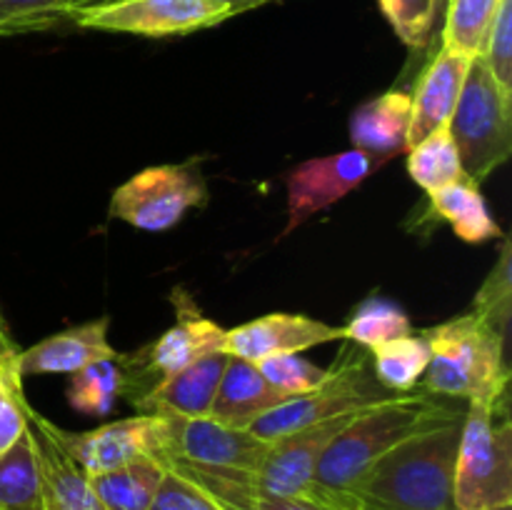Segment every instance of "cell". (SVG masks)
Wrapping results in <instances>:
<instances>
[{"label": "cell", "instance_id": "1", "mask_svg": "<svg viewBox=\"0 0 512 510\" xmlns=\"http://www.w3.org/2000/svg\"><path fill=\"white\" fill-rule=\"evenodd\" d=\"M460 400L423 393H395L383 403L360 410L335 435L333 443L320 455L315 468L313 503L333 505L375 460L383 458L395 445L405 443L423 430L463 420Z\"/></svg>", "mask_w": 512, "mask_h": 510}, {"label": "cell", "instance_id": "2", "mask_svg": "<svg viewBox=\"0 0 512 510\" xmlns=\"http://www.w3.org/2000/svg\"><path fill=\"white\" fill-rule=\"evenodd\" d=\"M463 420L423 430L375 460L330 508L458 510L455 458Z\"/></svg>", "mask_w": 512, "mask_h": 510}, {"label": "cell", "instance_id": "3", "mask_svg": "<svg viewBox=\"0 0 512 510\" xmlns=\"http://www.w3.org/2000/svg\"><path fill=\"white\" fill-rule=\"evenodd\" d=\"M270 443L248 430L210 418H168V438L158 455L165 473L178 475L223 510H255L258 478Z\"/></svg>", "mask_w": 512, "mask_h": 510}, {"label": "cell", "instance_id": "4", "mask_svg": "<svg viewBox=\"0 0 512 510\" xmlns=\"http://www.w3.org/2000/svg\"><path fill=\"white\" fill-rule=\"evenodd\" d=\"M505 338L473 310L423 330L430 360L423 390L453 400H495L508 395Z\"/></svg>", "mask_w": 512, "mask_h": 510}, {"label": "cell", "instance_id": "5", "mask_svg": "<svg viewBox=\"0 0 512 510\" xmlns=\"http://www.w3.org/2000/svg\"><path fill=\"white\" fill-rule=\"evenodd\" d=\"M458 510L512 505V425L508 395L470 400L455 458Z\"/></svg>", "mask_w": 512, "mask_h": 510}, {"label": "cell", "instance_id": "6", "mask_svg": "<svg viewBox=\"0 0 512 510\" xmlns=\"http://www.w3.org/2000/svg\"><path fill=\"white\" fill-rule=\"evenodd\" d=\"M512 93L500 88L485 60L473 58L458 105L448 120L463 173L475 183L493 175L512 153Z\"/></svg>", "mask_w": 512, "mask_h": 510}, {"label": "cell", "instance_id": "7", "mask_svg": "<svg viewBox=\"0 0 512 510\" xmlns=\"http://www.w3.org/2000/svg\"><path fill=\"white\" fill-rule=\"evenodd\" d=\"M390 395L395 393L383 388L368 370L365 348L353 345V348L340 350L338 360L328 370V378H325L323 385H318L310 393L295 395V398L275 405L273 410L260 415L245 430L255 438L265 440V443H273V440L308 428V425L358 413V410L370 408V405L383 403Z\"/></svg>", "mask_w": 512, "mask_h": 510}, {"label": "cell", "instance_id": "8", "mask_svg": "<svg viewBox=\"0 0 512 510\" xmlns=\"http://www.w3.org/2000/svg\"><path fill=\"white\" fill-rule=\"evenodd\" d=\"M208 203V183L200 160L150 165L130 175L110 195V218L145 233L175 228L190 210Z\"/></svg>", "mask_w": 512, "mask_h": 510}, {"label": "cell", "instance_id": "9", "mask_svg": "<svg viewBox=\"0 0 512 510\" xmlns=\"http://www.w3.org/2000/svg\"><path fill=\"white\" fill-rule=\"evenodd\" d=\"M233 15L228 5L215 0H113L78 10L70 15V23L85 30L165 38L215 28Z\"/></svg>", "mask_w": 512, "mask_h": 510}, {"label": "cell", "instance_id": "10", "mask_svg": "<svg viewBox=\"0 0 512 510\" xmlns=\"http://www.w3.org/2000/svg\"><path fill=\"white\" fill-rule=\"evenodd\" d=\"M385 160L373 158L363 150L353 148L345 153L310 158L295 165L285 175L288 188V223H285L280 238L298 230L310 218L320 215L323 210L333 208L335 203L358 190L365 178L375 173Z\"/></svg>", "mask_w": 512, "mask_h": 510}, {"label": "cell", "instance_id": "11", "mask_svg": "<svg viewBox=\"0 0 512 510\" xmlns=\"http://www.w3.org/2000/svg\"><path fill=\"white\" fill-rule=\"evenodd\" d=\"M165 438L168 418L143 413L113 420L88 433H68L60 428V440L88 478L120 468L135 458L158 460Z\"/></svg>", "mask_w": 512, "mask_h": 510}, {"label": "cell", "instance_id": "12", "mask_svg": "<svg viewBox=\"0 0 512 510\" xmlns=\"http://www.w3.org/2000/svg\"><path fill=\"white\" fill-rule=\"evenodd\" d=\"M360 413V410H358ZM355 413L323 420L303 430L283 435L270 443L265 463L260 468V498H298L313 500L315 468L335 435L350 423Z\"/></svg>", "mask_w": 512, "mask_h": 510}, {"label": "cell", "instance_id": "13", "mask_svg": "<svg viewBox=\"0 0 512 510\" xmlns=\"http://www.w3.org/2000/svg\"><path fill=\"white\" fill-rule=\"evenodd\" d=\"M333 340H343V328L300 313H268L233 330H225L223 353L248 363H260L273 355L303 353Z\"/></svg>", "mask_w": 512, "mask_h": 510}, {"label": "cell", "instance_id": "14", "mask_svg": "<svg viewBox=\"0 0 512 510\" xmlns=\"http://www.w3.org/2000/svg\"><path fill=\"white\" fill-rule=\"evenodd\" d=\"M25 423L35 438L40 465L43 510H105L90 478L60 440V428L25 405Z\"/></svg>", "mask_w": 512, "mask_h": 510}, {"label": "cell", "instance_id": "15", "mask_svg": "<svg viewBox=\"0 0 512 510\" xmlns=\"http://www.w3.org/2000/svg\"><path fill=\"white\" fill-rule=\"evenodd\" d=\"M225 363L228 353L203 355L178 373L160 378L148 393L135 398V408L160 418H210Z\"/></svg>", "mask_w": 512, "mask_h": 510}, {"label": "cell", "instance_id": "16", "mask_svg": "<svg viewBox=\"0 0 512 510\" xmlns=\"http://www.w3.org/2000/svg\"><path fill=\"white\" fill-rule=\"evenodd\" d=\"M110 318L90 320L75 328L40 340L33 348L20 350L18 373L23 375H73L98 360H120L123 355L108 340Z\"/></svg>", "mask_w": 512, "mask_h": 510}, {"label": "cell", "instance_id": "17", "mask_svg": "<svg viewBox=\"0 0 512 510\" xmlns=\"http://www.w3.org/2000/svg\"><path fill=\"white\" fill-rule=\"evenodd\" d=\"M470 63H473L470 55L448 48H440V53L430 60L413 93L408 148H413L420 140L428 138L430 133L448 125L450 115L458 105L460 88H463Z\"/></svg>", "mask_w": 512, "mask_h": 510}, {"label": "cell", "instance_id": "18", "mask_svg": "<svg viewBox=\"0 0 512 510\" xmlns=\"http://www.w3.org/2000/svg\"><path fill=\"white\" fill-rule=\"evenodd\" d=\"M175 305H178V323L165 330L140 358L133 360V363H143L145 370L158 373L160 378L178 373L203 355L223 353L225 345V330L215 320L205 318L193 303L183 308L175 300Z\"/></svg>", "mask_w": 512, "mask_h": 510}, {"label": "cell", "instance_id": "19", "mask_svg": "<svg viewBox=\"0 0 512 510\" xmlns=\"http://www.w3.org/2000/svg\"><path fill=\"white\" fill-rule=\"evenodd\" d=\"M285 400H290V395L273 388L258 370V365L228 355L213 408H210V420L228 425V428L245 430L253 420H258L260 415H265Z\"/></svg>", "mask_w": 512, "mask_h": 510}, {"label": "cell", "instance_id": "20", "mask_svg": "<svg viewBox=\"0 0 512 510\" xmlns=\"http://www.w3.org/2000/svg\"><path fill=\"white\" fill-rule=\"evenodd\" d=\"M413 93L388 90L368 103L358 105L350 115V140L358 150L388 163L408 150Z\"/></svg>", "mask_w": 512, "mask_h": 510}, {"label": "cell", "instance_id": "21", "mask_svg": "<svg viewBox=\"0 0 512 510\" xmlns=\"http://www.w3.org/2000/svg\"><path fill=\"white\" fill-rule=\"evenodd\" d=\"M430 203L438 218L448 220L453 225L455 235L463 243H488L503 235L500 225L495 223L493 213L485 205L480 185L463 175L455 183L443 185V188L430 193Z\"/></svg>", "mask_w": 512, "mask_h": 510}, {"label": "cell", "instance_id": "22", "mask_svg": "<svg viewBox=\"0 0 512 510\" xmlns=\"http://www.w3.org/2000/svg\"><path fill=\"white\" fill-rule=\"evenodd\" d=\"M165 468L153 458H135L120 468L90 478L95 495L105 510H150Z\"/></svg>", "mask_w": 512, "mask_h": 510}, {"label": "cell", "instance_id": "23", "mask_svg": "<svg viewBox=\"0 0 512 510\" xmlns=\"http://www.w3.org/2000/svg\"><path fill=\"white\" fill-rule=\"evenodd\" d=\"M0 510H43L38 450L28 423L25 433L0 455Z\"/></svg>", "mask_w": 512, "mask_h": 510}, {"label": "cell", "instance_id": "24", "mask_svg": "<svg viewBox=\"0 0 512 510\" xmlns=\"http://www.w3.org/2000/svg\"><path fill=\"white\" fill-rule=\"evenodd\" d=\"M428 360L423 335H403L373 350V375L390 393H410L423 380Z\"/></svg>", "mask_w": 512, "mask_h": 510}, {"label": "cell", "instance_id": "25", "mask_svg": "<svg viewBox=\"0 0 512 510\" xmlns=\"http://www.w3.org/2000/svg\"><path fill=\"white\" fill-rule=\"evenodd\" d=\"M120 360H98L73 373L68 385L70 408L83 415H98V418L108 415L128 383Z\"/></svg>", "mask_w": 512, "mask_h": 510}, {"label": "cell", "instance_id": "26", "mask_svg": "<svg viewBox=\"0 0 512 510\" xmlns=\"http://www.w3.org/2000/svg\"><path fill=\"white\" fill-rule=\"evenodd\" d=\"M405 155H408L410 178L420 188L428 190V193H433V190L443 188L448 183H455V180H460L465 175L448 125H443V128L430 133L425 140H420L418 145L405 150Z\"/></svg>", "mask_w": 512, "mask_h": 510}, {"label": "cell", "instance_id": "27", "mask_svg": "<svg viewBox=\"0 0 512 510\" xmlns=\"http://www.w3.org/2000/svg\"><path fill=\"white\" fill-rule=\"evenodd\" d=\"M498 8L500 0H448L443 13V48L478 58Z\"/></svg>", "mask_w": 512, "mask_h": 510}, {"label": "cell", "instance_id": "28", "mask_svg": "<svg viewBox=\"0 0 512 510\" xmlns=\"http://www.w3.org/2000/svg\"><path fill=\"white\" fill-rule=\"evenodd\" d=\"M413 325L403 308L383 298H368L355 308L348 323L343 325V340L360 345L365 350H375L378 345L390 343L395 338L410 335Z\"/></svg>", "mask_w": 512, "mask_h": 510}, {"label": "cell", "instance_id": "29", "mask_svg": "<svg viewBox=\"0 0 512 510\" xmlns=\"http://www.w3.org/2000/svg\"><path fill=\"white\" fill-rule=\"evenodd\" d=\"M510 238L503 240L498 253V263L490 270L485 283L480 285L478 295L473 300V313L488 320L493 328L508 335L510 315H512V253Z\"/></svg>", "mask_w": 512, "mask_h": 510}, {"label": "cell", "instance_id": "30", "mask_svg": "<svg viewBox=\"0 0 512 510\" xmlns=\"http://www.w3.org/2000/svg\"><path fill=\"white\" fill-rule=\"evenodd\" d=\"M73 0H0V35L50 30L70 20Z\"/></svg>", "mask_w": 512, "mask_h": 510}, {"label": "cell", "instance_id": "31", "mask_svg": "<svg viewBox=\"0 0 512 510\" xmlns=\"http://www.w3.org/2000/svg\"><path fill=\"white\" fill-rule=\"evenodd\" d=\"M380 10L393 25L395 35L410 50H420L430 43L435 23L443 15L440 0H378Z\"/></svg>", "mask_w": 512, "mask_h": 510}, {"label": "cell", "instance_id": "32", "mask_svg": "<svg viewBox=\"0 0 512 510\" xmlns=\"http://www.w3.org/2000/svg\"><path fill=\"white\" fill-rule=\"evenodd\" d=\"M255 365H258V370L265 375V380H268L273 388L283 390L290 398L310 393V390L323 385L325 378H328V370L308 363V360L300 358L298 353L273 355V358H265Z\"/></svg>", "mask_w": 512, "mask_h": 510}, {"label": "cell", "instance_id": "33", "mask_svg": "<svg viewBox=\"0 0 512 510\" xmlns=\"http://www.w3.org/2000/svg\"><path fill=\"white\" fill-rule=\"evenodd\" d=\"M18 355L0 360V455L25 433V400L23 378L15 365Z\"/></svg>", "mask_w": 512, "mask_h": 510}, {"label": "cell", "instance_id": "34", "mask_svg": "<svg viewBox=\"0 0 512 510\" xmlns=\"http://www.w3.org/2000/svg\"><path fill=\"white\" fill-rule=\"evenodd\" d=\"M480 58L485 60L500 88L512 93V0H500Z\"/></svg>", "mask_w": 512, "mask_h": 510}, {"label": "cell", "instance_id": "35", "mask_svg": "<svg viewBox=\"0 0 512 510\" xmlns=\"http://www.w3.org/2000/svg\"><path fill=\"white\" fill-rule=\"evenodd\" d=\"M150 510H223L213 498L200 493L190 483L180 480L178 475L165 473Z\"/></svg>", "mask_w": 512, "mask_h": 510}, {"label": "cell", "instance_id": "36", "mask_svg": "<svg viewBox=\"0 0 512 510\" xmlns=\"http://www.w3.org/2000/svg\"><path fill=\"white\" fill-rule=\"evenodd\" d=\"M255 510H338L328 508V505L313 503V500H298V498H260Z\"/></svg>", "mask_w": 512, "mask_h": 510}, {"label": "cell", "instance_id": "37", "mask_svg": "<svg viewBox=\"0 0 512 510\" xmlns=\"http://www.w3.org/2000/svg\"><path fill=\"white\" fill-rule=\"evenodd\" d=\"M20 353V348L15 345L13 340V333H10L8 323H5V318L0 315V360H8V358H15V355Z\"/></svg>", "mask_w": 512, "mask_h": 510}, {"label": "cell", "instance_id": "38", "mask_svg": "<svg viewBox=\"0 0 512 510\" xmlns=\"http://www.w3.org/2000/svg\"><path fill=\"white\" fill-rule=\"evenodd\" d=\"M215 3L228 5L235 15H240V13H245V10L260 8V5H265V3H273V0H215Z\"/></svg>", "mask_w": 512, "mask_h": 510}, {"label": "cell", "instance_id": "39", "mask_svg": "<svg viewBox=\"0 0 512 510\" xmlns=\"http://www.w3.org/2000/svg\"><path fill=\"white\" fill-rule=\"evenodd\" d=\"M105 3H113V0H73V8H70V15L78 13V10L95 8V5H105Z\"/></svg>", "mask_w": 512, "mask_h": 510}, {"label": "cell", "instance_id": "40", "mask_svg": "<svg viewBox=\"0 0 512 510\" xmlns=\"http://www.w3.org/2000/svg\"><path fill=\"white\" fill-rule=\"evenodd\" d=\"M488 510H512V505H500V508H488Z\"/></svg>", "mask_w": 512, "mask_h": 510}, {"label": "cell", "instance_id": "41", "mask_svg": "<svg viewBox=\"0 0 512 510\" xmlns=\"http://www.w3.org/2000/svg\"><path fill=\"white\" fill-rule=\"evenodd\" d=\"M445 3H448V0H440V10H443V13H445Z\"/></svg>", "mask_w": 512, "mask_h": 510}, {"label": "cell", "instance_id": "42", "mask_svg": "<svg viewBox=\"0 0 512 510\" xmlns=\"http://www.w3.org/2000/svg\"><path fill=\"white\" fill-rule=\"evenodd\" d=\"M445 5H448V3H445Z\"/></svg>", "mask_w": 512, "mask_h": 510}]
</instances>
